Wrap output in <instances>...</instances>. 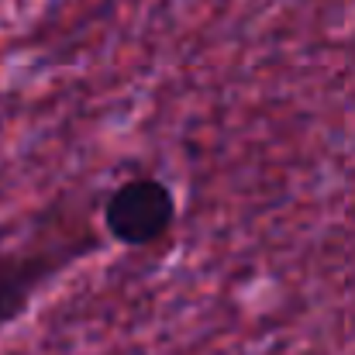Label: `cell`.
<instances>
[{"mask_svg":"<svg viewBox=\"0 0 355 355\" xmlns=\"http://www.w3.org/2000/svg\"><path fill=\"white\" fill-rule=\"evenodd\" d=\"M104 235L128 248H148L173 232L176 193L159 176H131L118 183L101 204Z\"/></svg>","mask_w":355,"mask_h":355,"instance_id":"7a4b0ae2","label":"cell"},{"mask_svg":"<svg viewBox=\"0 0 355 355\" xmlns=\"http://www.w3.org/2000/svg\"><path fill=\"white\" fill-rule=\"evenodd\" d=\"M94 248L97 238L76 211L59 232H45L21 248H0V331L28 311L49 279H55L69 262L90 255Z\"/></svg>","mask_w":355,"mask_h":355,"instance_id":"6da1fadb","label":"cell"}]
</instances>
